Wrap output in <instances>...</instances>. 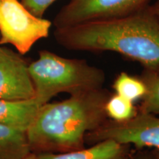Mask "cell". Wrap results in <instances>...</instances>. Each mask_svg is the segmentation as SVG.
Masks as SVG:
<instances>
[{
    "label": "cell",
    "mask_w": 159,
    "mask_h": 159,
    "mask_svg": "<svg viewBox=\"0 0 159 159\" xmlns=\"http://www.w3.org/2000/svg\"><path fill=\"white\" fill-rule=\"evenodd\" d=\"M54 37L69 50L114 52L159 73V20L150 5L125 16L55 28Z\"/></svg>",
    "instance_id": "obj_1"
},
{
    "label": "cell",
    "mask_w": 159,
    "mask_h": 159,
    "mask_svg": "<svg viewBox=\"0 0 159 159\" xmlns=\"http://www.w3.org/2000/svg\"><path fill=\"white\" fill-rule=\"evenodd\" d=\"M111 95L102 88L43 104L27 131L31 152H64L84 148L87 134L107 120L105 104Z\"/></svg>",
    "instance_id": "obj_2"
},
{
    "label": "cell",
    "mask_w": 159,
    "mask_h": 159,
    "mask_svg": "<svg viewBox=\"0 0 159 159\" xmlns=\"http://www.w3.org/2000/svg\"><path fill=\"white\" fill-rule=\"evenodd\" d=\"M35 97L42 104L61 93L72 95L102 89L105 80L102 69L84 59L66 58L41 50L37 60L29 63Z\"/></svg>",
    "instance_id": "obj_3"
},
{
    "label": "cell",
    "mask_w": 159,
    "mask_h": 159,
    "mask_svg": "<svg viewBox=\"0 0 159 159\" xmlns=\"http://www.w3.org/2000/svg\"><path fill=\"white\" fill-rule=\"evenodd\" d=\"M52 23L35 16L19 0H0V45L10 44L27 54L39 40L49 36Z\"/></svg>",
    "instance_id": "obj_4"
},
{
    "label": "cell",
    "mask_w": 159,
    "mask_h": 159,
    "mask_svg": "<svg viewBox=\"0 0 159 159\" xmlns=\"http://www.w3.org/2000/svg\"><path fill=\"white\" fill-rule=\"evenodd\" d=\"M114 140L122 144L134 145L139 150L154 148L159 150V117L137 110L136 115L124 122L107 119L85 136V143L91 144Z\"/></svg>",
    "instance_id": "obj_5"
},
{
    "label": "cell",
    "mask_w": 159,
    "mask_h": 159,
    "mask_svg": "<svg viewBox=\"0 0 159 159\" xmlns=\"http://www.w3.org/2000/svg\"><path fill=\"white\" fill-rule=\"evenodd\" d=\"M151 0H70L52 23L55 28L98 19L122 17L150 5Z\"/></svg>",
    "instance_id": "obj_6"
},
{
    "label": "cell",
    "mask_w": 159,
    "mask_h": 159,
    "mask_svg": "<svg viewBox=\"0 0 159 159\" xmlns=\"http://www.w3.org/2000/svg\"><path fill=\"white\" fill-rule=\"evenodd\" d=\"M35 95L29 63L22 55L0 45V99L22 100Z\"/></svg>",
    "instance_id": "obj_7"
},
{
    "label": "cell",
    "mask_w": 159,
    "mask_h": 159,
    "mask_svg": "<svg viewBox=\"0 0 159 159\" xmlns=\"http://www.w3.org/2000/svg\"><path fill=\"white\" fill-rule=\"evenodd\" d=\"M130 145L114 140L102 141L89 148L64 152H30L25 159H126L130 153Z\"/></svg>",
    "instance_id": "obj_8"
},
{
    "label": "cell",
    "mask_w": 159,
    "mask_h": 159,
    "mask_svg": "<svg viewBox=\"0 0 159 159\" xmlns=\"http://www.w3.org/2000/svg\"><path fill=\"white\" fill-rule=\"evenodd\" d=\"M43 105L35 97L22 100L0 99V124L27 132Z\"/></svg>",
    "instance_id": "obj_9"
},
{
    "label": "cell",
    "mask_w": 159,
    "mask_h": 159,
    "mask_svg": "<svg viewBox=\"0 0 159 159\" xmlns=\"http://www.w3.org/2000/svg\"><path fill=\"white\" fill-rule=\"evenodd\" d=\"M30 152L27 132L0 124V159H25Z\"/></svg>",
    "instance_id": "obj_10"
},
{
    "label": "cell",
    "mask_w": 159,
    "mask_h": 159,
    "mask_svg": "<svg viewBox=\"0 0 159 159\" xmlns=\"http://www.w3.org/2000/svg\"><path fill=\"white\" fill-rule=\"evenodd\" d=\"M141 78L146 86V92L137 110L154 115L159 114V73L144 70Z\"/></svg>",
    "instance_id": "obj_11"
},
{
    "label": "cell",
    "mask_w": 159,
    "mask_h": 159,
    "mask_svg": "<svg viewBox=\"0 0 159 159\" xmlns=\"http://www.w3.org/2000/svg\"><path fill=\"white\" fill-rule=\"evenodd\" d=\"M113 89L115 94L132 102L142 99L146 92V86L142 78H138L126 72L120 73L115 79Z\"/></svg>",
    "instance_id": "obj_12"
},
{
    "label": "cell",
    "mask_w": 159,
    "mask_h": 159,
    "mask_svg": "<svg viewBox=\"0 0 159 159\" xmlns=\"http://www.w3.org/2000/svg\"><path fill=\"white\" fill-rule=\"evenodd\" d=\"M105 112L111 120L116 122H124L133 118L137 113L134 102L119 95H111L106 104Z\"/></svg>",
    "instance_id": "obj_13"
},
{
    "label": "cell",
    "mask_w": 159,
    "mask_h": 159,
    "mask_svg": "<svg viewBox=\"0 0 159 159\" xmlns=\"http://www.w3.org/2000/svg\"><path fill=\"white\" fill-rule=\"evenodd\" d=\"M57 0H20L21 4L35 16L43 18L46 11Z\"/></svg>",
    "instance_id": "obj_14"
},
{
    "label": "cell",
    "mask_w": 159,
    "mask_h": 159,
    "mask_svg": "<svg viewBox=\"0 0 159 159\" xmlns=\"http://www.w3.org/2000/svg\"><path fill=\"white\" fill-rule=\"evenodd\" d=\"M126 159H156L154 152H150L148 151L140 150L136 152H130Z\"/></svg>",
    "instance_id": "obj_15"
},
{
    "label": "cell",
    "mask_w": 159,
    "mask_h": 159,
    "mask_svg": "<svg viewBox=\"0 0 159 159\" xmlns=\"http://www.w3.org/2000/svg\"><path fill=\"white\" fill-rule=\"evenodd\" d=\"M150 7L152 12L154 13V14L156 16V17L158 18L159 20V0H157L153 5H150Z\"/></svg>",
    "instance_id": "obj_16"
},
{
    "label": "cell",
    "mask_w": 159,
    "mask_h": 159,
    "mask_svg": "<svg viewBox=\"0 0 159 159\" xmlns=\"http://www.w3.org/2000/svg\"><path fill=\"white\" fill-rule=\"evenodd\" d=\"M154 153H155V156H156V159H159V150H156L154 152Z\"/></svg>",
    "instance_id": "obj_17"
}]
</instances>
